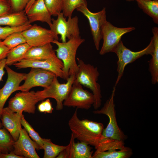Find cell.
<instances>
[{
	"mask_svg": "<svg viewBox=\"0 0 158 158\" xmlns=\"http://www.w3.org/2000/svg\"><path fill=\"white\" fill-rule=\"evenodd\" d=\"M77 108L68 122L69 127L75 139L93 146L96 150L104 151L120 150L123 147L124 142L111 140L102 135L103 124L87 119L79 118Z\"/></svg>",
	"mask_w": 158,
	"mask_h": 158,
	"instance_id": "6da1fadb",
	"label": "cell"
},
{
	"mask_svg": "<svg viewBox=\"0 0 158 158\" xmlns=\"http://www.w3.org/2000/svg\"><path fill=\"white\" fill-rule=\"evenodd\" d=\"M85 41V39L80 36L73 37L65 42L57 40L52 42L57 46L55 50L56 54L63 63L62 70L65 80L70 75H75L78 72L79 67L76 61V53L78 47Z\"/></svg>",
	"mask_w": 158,
	"mask_h": 158,
	"instance_id": "7a4b0ae2",
	"label": "cell"
},
{
	"mask_svg": "<svg viewBox=\"0 0 158 158\" xmlns=\"http://www.w3.org/2000/svg\"><path fill=\"white\" fill-rule=\"evenodd\" d=\"M77 59L79 70L75 75V80L91 90L94 97L93 106L95 110L98 109L101 105L102 98L101 86L97 82L100 75L98 68L78 58Z\"/></svg>",
	"mask_w": 158,
	"mask_h": 158,
	"instance_id": "3957f363",
	"label": "cell"
},
{
	"mask_svg": "<svg viewBox=\"0 0 158 158\" xmlns=\"http://www.w3.org/2000/svg\"><path fill=\"white\" fill-rule=\"evenodd\" d=\"M116 89V87L114 86L110 97L103 107L99 110L94 111L93 112L96 114H104L109 118L108 123L104 129L102 133L104 137L111 140L124 142L127 138V136L119 127L116 117L114 103Z\"/></svg>",
	"mask_w": 158,
	"mask_h": 158,
	"instance_id": "277c9868",
	"label": "cell"
},
{
	"mask_svg": "<svg viewBox=\"0 0 158 158\" xmlns=\"http://www.w3.org/2000/svg\"><path fill=\"white\" fill-rule=\"evenodd\" d=\"M154 48L152 37L149 44L144 49L137 51H133L126 47L121 40L113 51L118 58L117 71L118 75L114 87H116L122 77L126 66L144 55L152 54Z\"/></svg>",
	"mask_w": 158,
	"mask_h": 158,
	"instance_id": "5b68a950",
	"label": "cell"
},
{
	"mask_svg": "<svg viewBox=\"0 0 158 158\" xmlns=\"http://www.w3.org/2000/svg\"><path fill=\"white\" fill-rule=\"evenodd\" d=\"M56 76L50 85L41 91L36 92V94L40 101L46 98H52L56 101V109L59 111L63 108V102L67 97L72 85L75 79V75L69 76L65 83H60Z\"/></svg>",
	"mask_w": 158,
	"mask_h": 158,
	"instance_id": "8992f818",
	"label": "cell"
},
{
	"mask_svg": "<svg viewBox=\"0 0 158 158\" xmlns=\"http://www.w3.org/2000/svg\"><path fill=\"white\" fill-rule=\"evenodd\" d=\"M135 29V28L133 27H117L107 20L102 28L103 41L99 54L103 55L109 52H113L121 40L122 36Z\"/></svg>",
	"mask_w": 158,
	"mask_h": 158,
	"instance_id": "52a82bcc",
	"label": "cell"
},
{
	"mask_svg": "<svg viewBox=\"0 0 158 158\" xmlns=\"http://www.w3.org/2000/svg\"><path fill=\"white\" fill-rule=\"evenodd\" d=\"M57 16L56 19L52 18L50 30L56 35H60L62 42H66L67 38L69 40L73 37L80 36L78 18L77 16L68 18L67 20L62 12Z\"/></svg>",
	"mask_w": 158,
	"mask_h": 158,
	"instance_id": "ba28073f",
	"label": "cell"
},
{
	"mask_svg": "<svg viewBox=\"0 0 158 158\" xmlns=\"http://www.w3.org/2000/svg\"><path fill=\"white\" fill-rule=\"evenodd\" d=\"M94 97L92 93L84 89L75 79L69 93L63 102V106L88 110L93 105Z\"/></svg>",
	"mask_w": 158,
	"mask_h": 158,
	"instance_id": "9c48e42d",
	"label": "cell"
},
{
	"mask_svg": "<svg viewBox=\"0 0 158 158\" xmlns=\"http://www.w3.org/2000/svg\"><path fill=\"white\" fill-rule=\"evenodd\" d=\"M76 9L87 19L95 47L97 50H99L100 42L102 39V28L107 21L106 8H104L96 13L91 11L87 6H80Z\"/></svg>",
	"mask_w": 158,
	"mask_h": 158,
	"instance_id": "30bf717a",
	"label": "cell"
},
{
	"mask_svg": "<svg viewBox=\"0 0 158 158\" xmlns=\"http://www.w3.org/2000/svg\"><path fill=\"white\" fill-rule=\"evenodd\" d=\"M40 101L34 91H21L17 93L10 99L8 107L15 112L22 114L24 111L34 114L35 105Z\"/></svg>",
	"mask_w": 158,
	"mask_h": 158,
	"instance_id": "8fae6325",
	"label": "cell"
},
{
	"mask_svg": "<svg viewBox=\"0 0 158 158\" xmlns=\"http://www.w3.org/2000/svg\"><path fill=\"white\" fill-rule=\"evenodd\" d=\"M56 76L54 73L49 71L32 68L30 72L26 74L24 82L19 86L18 90L29 91L35 87L46 88L50 85Z\"/></svg>",
	"mask_w": 158,
	"mask_h": 158,
	"instance_id": "7c38bea8",
	"label": "cell"
},
{
	"mask_svg": "<svg viewBox=\"0 0 158 158\" xmlns=\"http://www.w3.org/2000/svg\"><path fill=\"white\" fill-rule=\"evenodd\" d=\"M26 43L31 47L44 45L52 43L54 40H58L56 35L50 29H48L36 24L32 25L28 29L22 31Z\"/></svg>",
	"mask_w": 158,
	"mask_h": 158,
	"instance_id": "4fadbf2b",
	"label": "cell"
},
{
	"mask_svg": "<svg viewBox=\"0 0 158 158\" xmlns=\"http://www.w3.org/2000/svg\"><path fill=\"white\" fill-rule=\"evenodd\" d=\"M7 78L4 86L0 89V120L5 104L13 92L18 90L20 83L25 78L26 74L16 72L6 65Z\"/></svg>",
	"mask_w": 158,
	"mask_h": 158,
	"instance_id": "5bb4252c",
	"label": "cell"
},
{
	"mask_svg": "<svg viewBox=\"0 0 158 158\" xmlns=\"http://www.w3.org/2000/svg\"><path fill=\"white\" fill-rule=\"evenodd\" d=\"M40 150L37 144L31 139L24 128H22L18 139L14 142L13 152L23 158H39L36 150Z\"/></svg>",
	"mask_w": 158,
	"mask_h": 158,
	"instance_id": "9a60e30c",
	"label": "cell"
},
{
	"mask_svg": "<svg viewBox=\"0 0 158 158\" xmlns=\"http://www.w3.org/2000/svg\"><path fill=\"white\" fill-rule=\"evenodd\" d=\"M22 114L13 112L8 107L3 109L0 119L3 126L15 141L18 138L22 129L21 123Z\"/></svg>",
	"mask_w": 158,
	"mask_h": 158,
	"instance_id": "2e32d148",
	"label": "cell"
},
{
	"mask_svg": "<svg viewBox=\"0 0 158 158\" xmlns=\"http://www.w3.org/2000/svg\"><path fill=\"white\" fill-rule=\"evenodd\" d=\"M13 65L19 69L31 68L49 71L54 73L58 77L65 80L62 68L51 61L24 59Z\"/></svg>",
	"mask_w": 158,
	"mask_h": 158,
	"instance_id": "e0dca14e",
	"label": "cell"
},
{
	"mask_svg": "<svg viewBox=\"0 0 158 158\" xmlns=\"http://www.w3.org/2000/svg\"><path fill=\"white\" fill-rule=\"evenodd\" d=\"M24 59L49 61L57 64L62 69L63 67V63L57 57L51 43L32 47L26 52Z\"/></svg>",
	"mask_w": 158,
	"mask_h": 158,
	"instance_id": "ac0fdd59",
	"label": "cell"
},
{
	"mask_svg": "<svg viewBox=\"0 0 158 158\" xmlns=\"http://www.w3.org/2000/svg\"><path fill=\"white\" fill-rule=\"evenodd\" d=\"M28 22L31 23L39 21L52 25L51 15L45 4L44 0H36L26 13Z\"/></svg>",
	"mask_w": 158,
	"mask_h": 158,
	"instance_id": "d6986e66",
	"label": "cell"
},
{
	"mask_svg": "<svg viewBox=\"0 0 158 158\" xmlns=\"http://www.w3.org/2000/svg\"><path fill=\"white\" fill-rule=\"evenodd\" d=\"M152 37L154 41V48L152 58L148 61L149 70L151 76L152 84L155 85L158 83V28L154 27L152 29Z\"/></svg>",
	"mask_w": 158,
	"mask_h": 158,
	"instance_id": "ffe728a7",
	"label": "cell"
},
{
	"mask_svg": "<svg viewBox=\"0 0 158 158\" xmlns=\"http://www.w3.org/2000/svg\"><path fill=\"white\" fill-rule=\"evenodd\" d=\"M28 22L24 10L9 13L0 16V25L17 27L23 25Z\"/></svg>",
	"mask_w": 158,
	"mask_h": 158,
	"instance_id": "44dd1931",
	"label": "cell"
},
{
	"mask_svg": "<svg viewBox=\"0 0 158 158\" xmlns=\"http://www.w3.org/2000/svg\"><path fill=\"white\" fill-rule=\"evenodd\" d=\"M31 47L26 42L10 49L6 58V65H13L24 59L26 52Z\"/></svg>",
	"mask_w": 158,
	"mask_h": 158,
	"instance_id": "7402d4cb",
	"label": "cell"
},
{
	"mask_svg": "<svg viewBox=\"0 0 158 158\" xmlns=\"http://www.w3.org/2000/svg\"><path fill=\"white\" fill-rule=\"evenodd\" d=\"M132 154L131 149L125 146L118 150H110L104 151L96 150L93 153L92 158H128Z\"/></svg>",
	"mask_w": 158,
	"mask_h": 158,
	"instance_id": "603a6c76",
	"label": "cell"
},
{
	"mask_svg": "<svg viewBox=\"0 0 158 158\" xmlns=\"http://www.w3.org/2000/svg\"><path fill=\"white\" fill-rule=\"evenodd\" d=\"M138 7L158 24V0H134Z\"/></svg>",
	"mask_w": 158,
	"mask_h": 158,
	"instance_id": "cb8c5ba5",
	"label": "cell"
},
{
	"mask_svg": "<svg viewBox=\"0 0 158 158\" xmlns=\"http://www.w3.org/2000/svg\"><path fill=\"white\" fill-rule=\"evenodd\" d=\"M93 151L90 145L83 142H75L72 158H92Z\"/></svg>",
	"mask_w": 158,
	"mask_h": 158,
	"instance_id": "d4e9b609",
	"label": "cell"
},
{
	"mask_svg": "<svg viewBox=\"0 0 158 158\" xmlns=\"http://www.w3.org/2000/svg\"><path fill=\"white\" fill-rule=\"evenodd\" d=\"M14 142L6 129L0 128V153L7 154L12 151Z\"/></svg>",
	"mask_w": 158,
	"mask_h": 158,
	"instance_id": "484cf974",
	"label": "cell"
},
{
	"mask_svg": "<svg viewBox=\"0 0 158 158\" xmlns=\"http://www.w3.org/2000/svg\"><path fill=\"white\" fill-rule=\"evenodd\" d=\"M43 149L44 150V158H56L67 146L55 144L49 139L43 138Z\"/></svg>",
	"mask_w": 158,
	"mask_h": 158,
	"instance_id": "4316f807",
	"label": "cell"
},
{
	"mask_svg": "<svg viewBox=\"0 0 158 158\" xmlns=\"http://www.w3.org/2000/svg\"><path fill=\"white\" fill-rule=\"evenodd\" d=\"M82 6H87L86 0H63L62 13L64 16L71 17L74 10Z\"/></svg>",
	"mask_w": 158,
	"mask_h": 158,
	"instance_id": "83f0119b",
	"label": "cell"
},
{
	"mask_svg": "<svg viewBox=\"0 0 158 158\" xmlns=\"http://www.w3.org/2000/svg\"><path fill=\"white\" fill-rule=\"evenodd\" d=\"M2 42L10 49L26 42L25 38L21 31L15 32L11 34Z\"/></svg>",
	"mask_w": 158,
	"mask_h": 158,
	"instance_id": "f1b7e54d",
	"label": "cell"
},
{
	"mask_svg": "<svg viewBox=\"0 0 158 158\" xmlns=\"http://www.w3.org/2000/svg\"><path fill=\"white\" fill-rule=\"evenodd\" d=\"M21 123V125L24 127L29 136L39 145L40 149H43V138L39 135L25 119L24 116L22 114Z\"/></svg>",
	"mask_w": 158,
	"mask_h": 158,
	"instance_id": "f546056e",
	"label": "cell"
},
{
	"mask_svg": "<svg viewBox=\"0 0 158 158\" xmlns=\"http://www.w3.org/2000/svg\"><path fill=\"white\" fill-rule=\"evenodd\" d=\"M51 16H57L62 11L63 0H44Z\"/></svg>",
	"mask_w": 158,
	"mask_h": 158,
	"instance_id": "4dcf8cb0",
	"label": "cell"
},
{
	"mask_svg": "<svg viewBox=\"0 0 158 158\" xmlns=\"http://www.w3.org/2000/svg\"><path fill=\"white\" fill-rule=\"evenodd\" d=\"M31 25V23L28 22L23 25L17 27H2L0 26V39L4 40L11 34L15 32L23 31L29 28Z\"/></svg>",
	"mask_w": 158,
	"mask_h": 158,
	"instance_id": "1f68e13d",
	"label": "cell"
},
{
	"mask_svg": "<svg viewBox=\"0 0 158 158\" xmlns=\"http://www.w3.org/2000/svg\"><path fill=\"white\" fill-rule=\"evenodd\" d=\"M75 138L71 134L69 144L57 156V158H72L73 145L75 142Z\"/></svg>",
	"mask_w": 158,
	"mask_h": 158,
	"instance_id": "d6a6232c",
	"label": "cell"
},
{
	"mask_svg": "<svg viewBox=\"0 0 158 158\" xmlns=\"http://www.w3.org/2000/svg\"><path fill=\"white\" fill-rule=\"evenodd\" d=\"M31 0H8L12 9L15 12L20 11L25 9Z\"/></svg>",
	"mask_w": 158,
	"mask_h": 158,
	"instance_id": "836d02e7",
	"label": "cell"
},
{
	"mask_svg": "<svg viewBox=\"0 0 158 158\" xmlns=\"http://www.w3.org/2000/svg\"><path fill=\"white\" fill-rule=\"evenodd\" d=\"M38 109L40 112L45 114L51 113L54 109L49 99L41 102L38 105Z\"/></svg>",
	"mask_w": 158,
	"mask_h": 158,
	"instance_id": "e575fe53",
	"label": "cell"
},
{
	"mask_svg": "<svg viewBox=\"0 0 158 158\" xmlns=\"http://www.w3.org/2000/svg\"><path fill=\"white\" fill-rule=\"evenodd\" d=\"M11 9L8 0H0V16L9 13Z\"/></svg>",
	"mask_w": 158,
	"mask_h": 158,
	"instance_id": "d590c367",
	"label": "cell"
},
{
	"mask_svg": "<svg viewBox=\"0 0 158 158\" xmlns=\"http://www.w3.org/2000/svg\"><path fill=\"white\" fill-rule=\"evenodd\" d=\"M10 49L0 39V61L6 59Z\"/></svg>",
	"mask_w": 158,
	"mask_h": 158,
	"instance_id": "8d00e7d4",
	"label": "cell"
},
{
	"mask_svg": "<svg viewBox=\"0 0 158 158\" xmlns=\"http://www.w3.org/2000/svg\"><path fill=\"white\" fill-rule=\"evenodd\" d=\"M0 158H23L15 154L13 151L7 154L0 153Z\"/></svg>",
	"mask_w": 158,
	"mask_h": 158,
	"instance_id": "74e56055",
	"label": "cell"
},
{
	"mask_svg": "<svg viewBox=\"0 0 158 158\" xmlns=\"http://www.w3.org/2000/svg\"><path fill=\"white\" fill-rule=\"evenodd\" d=\"M6 65V58L0 61V81L2 80V77L4 74V69Z\"/></svg>",
	"mask_w": 158,
	"mask_h": 158,
	"instance_id": "f35d334b",
	"label": "cell"
},
{
	"mask_svg": "<svg viewBox=\"0 0 158 158\" xmlns=\"http://www.w3.org/2000/svg\"><path fill=\"white\" fill-rule=\"evenodd\" d=\"M36 0H31L27 4L26 6L24 11L25 12V13H26L28 10H29L30 6H31L33 3L36 1Z\"/></svg>",
	"mask_w": 158,
	"mask_h": 158,
	"instance_id": "ab89813d",
	"label": "cell"
},
{
	"mask_svg": "<svg viewBox=\"0 0 158 158\" xmlns=\"http://www.w3.org/2000/svg\"><path fill=\"white\" fill-rule=\"evenodd\" d=\"M2 123H1V121H0V128H2Z\"/></svg>",
	"mask_w": 158,
	"mask_h": 158,
	"instance_id": "60d3db41",
	"label": "cell"
},
{
	"mask_svg": "<svg viewBox=\"0 0 158 158\" xmlns=\"http://www.w3.org/2000/svg\"><path fill=\"white\" fill-rule=\"evenodd\" d=\"M126 0L128 1H134V0Z\"/></svg>",
	"mask_w": 158,
	"mask_h": 158,
	"instance_id": "b9f144b4",
	"label": "cell"
}]
</instances>
